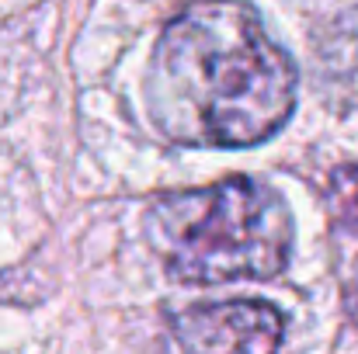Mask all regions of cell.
I'll list each match as a JSON object with an SVG mask.
<instances>
[{"instance_id":"cell-1","label":"cell","mask_w":358,"mask_h":354,"mask_svg":"<svg viewBox=\"0 0 358 354\" xmlns=\"http://www.w3.org/2000/svg\"><path fill=\"white\" fill-rule=\"evenodd\" d=\"M299 73L243 0H195L167 21L146 73L153 125L178 146L243 149L296 108Z\"/></svg>"},{"instance_id":"cell-2","label":"cell","mask_w":358,"mask_h":354,"mask_svg":"<svg viewBox=\"0 0 358 354\" xmlns=\"http://www.w3.org/2000/svg\"><path fill=\"white\" fill-rule=\"evenodd\" d=\"M146 243L174 281H271L289 267L296 223L275 184L237 174L160 195L143 219Z\"/></svg>"},{"instance_id":"cell-3","label":"cell","mask_w":358,"mask_h":354,"mask_svg":"<svg viewBox=\"0 0 358 354\" xmlns=\"http://www.w3.org/2000/svg\"><path fill=\"white\" fill-rule=\"evenodd\" d=\"M181 354H278L285 316L261 299H227L185 306L171 320Z\"/></svg>"},{"instance_id":"cell-4","label":"cell","mask_w":358,"mask_h":354,"mask_svg":"<svg viewBox=\"0 0 358 354\" xmlns=\"http://www.w3.org/2000/svg\"><path fill=\"white\" fill-rule=\"evenodd\" d=\"M327 216L338 250V278L348 313L358 316V163L338 167L327 184Z\"/></svg>"}]
</instances>
